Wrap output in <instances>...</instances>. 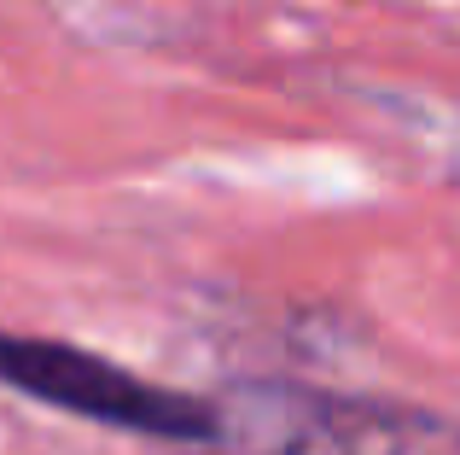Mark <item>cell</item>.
Masks as SVG:
<instances>
[{"mask_svg":"<svg viewBox=\"0 0 460 455\" xmlns=\"http://www.w3.org/2000/svg\"><path fill=\"white\" fill-rule=\"evenodd\" d=\"M0 379L23 397H41L65 415L100 426H123V433H146V438H187L204 444L210 438V403L164 391L152 379H135L128 368L88 356L76 344L58 339H12L0 333Z\"/></svg>","mask_w":460,"mask_h":455,"instance_id":"cell-2","label":"cell"},{"mask_svg":"<svg viewBox=\"0 0 460 455\" xmlns=\"http://www.w3.org/2000/svg\"><path fill=\"white\" fill-rule=\"evenodd\" d=\"M204 444L216 455H460L443 415L356 403L280 379H251L216 397Z\"/></svg>","mask_w":460,"mask_h":455,"instance_id":"cell-1","label":"cell"}]
</instances>
